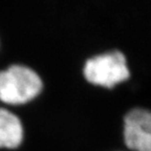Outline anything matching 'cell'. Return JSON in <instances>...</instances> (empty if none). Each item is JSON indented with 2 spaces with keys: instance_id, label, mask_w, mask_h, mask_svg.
Listing matches in <instances>:
<instances>
[{
  "instance_id": "6da1fadb",
  "label": "cell",
  "mask_w": 151,
  "mask_h": 151,
  "mask_svg": "<svg viewBox=\"0 0 151 151\" xmlns=\"http://www.w3.org/2000/svg\"><path fill=\"white\" fill-rule=\"evenodd\" d=\"M43 90L40 75L24 64H13L0 70V102L19 106L34 101Z\"/></svg>"
},
{
  "instance_id": "7a4b0ae2",
  "label": "cell",
  "mask_w": 151,
  "mask_h": 151,
  "mask_svg": "<svg viewBox=\"0 0 151 151\" xmlns=\"http://www.w3.org/2000/svg\"><path fill=\"white\" fill-rule=\"evenodd\" d=\"M83 75L88 83L111 89L130 78L126 56L120 50L96 55L85 62Z\"/></svg>"
},
{
  "instance_id": "3957f363",
  "label": "cell",
  "mask_w": 151,
  "mask_h": 151,
  "mask_svg": "<svg viewBox=\"0 0 151 151\" xmlns=\"http://www.w3.org/2000/svg\"><path fill=\"white\" fill-rule=\"evenodd\" d=\"M123 139L132 151H151V109L135 107L123 119Z\"/></svg>"
},
{
  "instance_id": "277c9868",
  "label": "cell",
  "mask_w": 151,
  "mask_h": 151,
  "mask_svg": "<svg viewBox=\"0 0 151 151\" xmlns=\"http://www.w3.org/2000/svg\"><path fill=\"white\" fill-rule=\"evenodd\" d=\"M24 128L16 113L0 106V150L17 149L23 143Z\"/></svg>"
}]
</instances>
